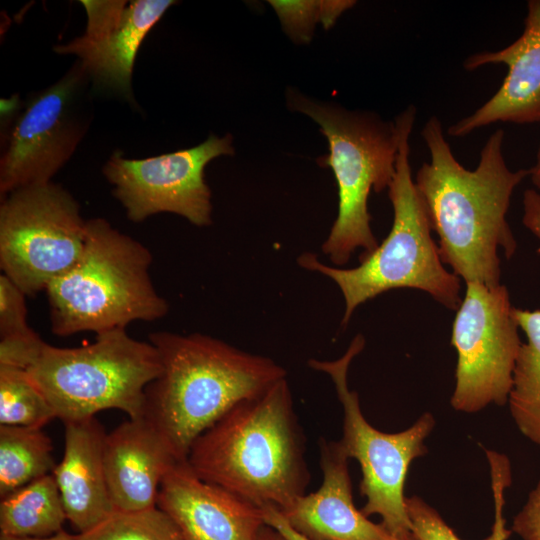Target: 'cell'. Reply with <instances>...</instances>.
<instances>
[{
  "instance_id": "f1b7e54d",
  "label": "cell",
  "mask_w": 540,
  "mask_h": 540,
  "mask_svg": "<svg viewBox=\"0 0 540 540\" xmlns=\"http://www.w3.org/2000/svg\"><path fill=\"white\" fill-rule=\"evenodd\" d=\"M261 509L265 524L277 530L286 540H308L290 526L277 508L267 505Z\"/></svg>"
},
{
  "instance_id": "d4e9b609",
  "label": "cell",
  "mask_w": 540,
  "mask_h": 540,
  "mask_svg": "<svg viewBox=\"0 0 540 540\" xmlns=\"http://www.w3.org/2000/svg\"><path fill=\"white\" fill-rule=\"evenodd\" d=\"M355 3L352 0L269 1L284 31L299 43L310 42L317 22H321L326 29H329L337 18Z\"/></svg>"
},
{
  "instance_id": "3957f363",
  "label": "cell",
  "mask_w": 540,
  "mask_h": 540,
  "mask_svg": "<svg viewBox=\"0 0 540 540\" xmlns=\"http://www.w3.org/2000/svg\"><path fill=\"white\" fill-rule=\"evenodd\" d=\"M161 371L145 389L143 417L166 439L179 461L194 441L240 401L286 378L272 359L214 337L153 332Z\"/></svg>"
},
{
  "instance_id": "603a6c76",
  "label": "cell",
  "mask_w": 540,
  "mask_h": 540,
  "mask_svg": "<svg viewBox=\"0 0 540 540\" xmlns=\"http://www.w3.org/2000/svg\"><path fill=\"white\" fill-rule=\"evenodd\" d=\"M55 412L26 370L0 366V425L43 428Z\"/></svg>"
},
{
  "instance_id": "83f0119b",
  "label": "cell",
  "mask_w": 540,
  "mask_h": 540,
  "mask_svg": "<svg viewBox=\"0 0 540 540\" xmlns=\"http://www.w3.org/2000/svg\"><path fill=\"white\" fill-rule=\"evenodd\" d=\"M523 208V224L538 239H540V193L534 189L525 190L523 195ZM538 252H540V249Z\"/></svg>"
},
{
  "instance_id": "277c9868",
  "label": "cell",
  "mask_w": 540,
  "mask_h": 540,
  "mask_svg": "<svg viewBox=\"0 0 540 540\" xmlns=\"http://www.w3.org/2000/svg\"><path fill=\"white\" fill-rule=\"evenodd\" d=\"M417 109L406 107L395 118L398 150L395 174L388 187L393 207V224L384 241L360 264L343 269L322 263L313 253H303L298 263L305 269L332 279L345 301L342 326H346L358 306L392 289L412 288L428 293L450 310L462 302L460 278L448 271L431 235L425 203L412 178L409 138Z\"/></svg>"
},
{
  "instance_id": "ac0fdd59",
  "label": "cell",
  "mask_w": 540,
  "mask_h": 540,
  "mask_svg": "<svg viewBox=\"0 0 540 540\" xmlns=\"http://www.w3.org/2000/svg\"><path fill=\"white\" fill-rule=\"evenodd\" d=\"M64 455L52 472L67 520L86 532L115 509L110 499L103 459L106 432L93 417L68 421Z\"/></svg>"
},
{
  "instance_id": "7402d4cb",
  "label": "cell",
  "mask_w": 540,
  "mask_h": 540,
  "mask_svg": "<svg viewBox=\"0 0 540 540\" xmlns=\"http://www.w3.org/2000/svg\"><path fill=\"white\" fill-rule=\"evenodd\" d=\"M485 452L490 465L495 505L494 524L485 540H507L512 530L507 529L503 514L504 491L511 483V465L505 455L490 450ZM405 506L411 530L419 540H461L441 515L420 497H406Z\"/></svg>"
},
{
  "instance_id": "1f68e13d",
  "label": "cell",
  "mask_w": 540,
  "mask_h": 540,
  "mask_svg": "<svg viewBox=\"0 0 540 540\" xmlns=\"http://www.w3.org/2000/svg\"><path fill=\"white\" fill-rule=\"evenodd\" d=\"M530 177L533 185L540 190V144L536 153V161L534 165L529 168Z\"/></svg>"
},
{
  "instance_id": "2e32d148",
  "label": "cell",
  "mask_w": 540,
  "mask_h": 540,
  "mask_svg": "<svg viewBox=\"0 0 540 540\" xmlns=\"http://www.w3.org/2000/svg\"><path fill=\"white\" fill-rule=\"evenodd\" d=\"M323 480L319 489L298 497L281 514L308 540H388L382 524L368 519L353 502L349 457L339 441L320 439Z\"/></svg>"
},
{
  "instance_id": "d6a6232c",
  "label": "cell",
  "mask_w": 540,
  "mask_h": 540,
  "mask_svg": "<svg viewBox=\"0 0 540 540\" xmlns=\"http://www.w3.org/2000/svg\"><path fill=\"white\" fill-rule=\"evenodd\" d=\"M388 540H419L412 530L402 531L396 534H390Z\"/></svg>"
},
{
  "instance_id": "484cf974",
  "label": "cell",
  "mask_w": 540,
  "mask_h": 540,
  "mask_svg": "<svg viewBox=\"0 0 540 540\" xmlns=\"http://www.w3.org/2000/svg\"><path fill=\"white\" fill-rule=\"evenodd\" d=\"M25 293L7 276H0V339L35 332L27 323Z\"/></svg>"
},
{
  "instance_id": "8992f818",
  "label": "cell",
  "mask_w": 540,
  "mask_h": 540,
  "mask_svg": "<svg viewBox=\"0 0 540 540\" xmlns=\"http://www.w3.org/2000/svg\"><path fill=\"white\" fill-rule=\"evenodd\" d=\"M288 104L312 118L327 138L329 154L318 159L333 171L338 214L322 251L336 266L345 265L356 249L367 255L378 242L370 227L368 197L388 188L395 174L398 133L394 122L367 111L315 102L297 92Z\"/></svg>"
},
{
  "instance_id": "5bb4252c",
  "label": "cell",
  "mask_w": 540,
  "mask_h": 540,
  "mask_svg": "<svg viewBox=\"0 0 540 540\" xmlns=\"http://www.w3.org/2000/svg\"><path fill=\"white\" fill-rule=\"evenodd\" d=\"M156 506L175 522L184 540H258L265 525L260 507L202 480L186 460L162 479Z\"/></svg>"
},
{
  "instance_id": "7a4b0ae2",
  "label": "cell",
  "mask_w": 540,
  "mask_h": 540,
  "mask_svg": "<svg viewBox=\"0 0 540 540\" xmlns=\"http://www.w3.org/2000/svg\"><path fill=\"white\" fill-rule=\"evenodd\" d=\"M202 480L262 508L283 511L305 494V437L286 378L228 410L192 444L186 459Z\"/></svg>"
},
{
  "instance_id": "e0dca14e",
  "label": "cell",
  "mask_w": 540,
  "mask_h": 540,
  "mask_svg": "<svg viewBox=\"0 0 540 540\" xmlns=\"http://www.w3.org/2000/svg\"><path fill=\"white\" fill-rule=\"evenodd\" d=\"M103 459L111 502L121 511L155 507L162 479L179 461L144 417L129 418L106 434Z\"/></svg>"
},
{
  "instance_id": "44dd1931",
  "label": "cell",
  "mask_w": 540,
  "mask_h": 540,
  "mask_svg": "<svg viewBox=\"0 0 540 540\" xmlns=\"http://www.w3.org/2000/svg\"><path fill=\"white\" fill-rule=\"evenodd\" d=\"M52 450L42 428L0 425V497L51 474Z\"/></svg>"
},
{
  "instance_id": "30bf717a",
  "label": "cell",
  "mask_w": 540,
  "mask_h": 540,
  "mask_svg": "<svg viewBox=\"0 0 540 540\" xmlns=\"http://www.w3.org/2000/svg\"><path fill=\"white\" fill-rule=\"evenodd\" d=\"M451 343L457 351L452 407L474 413L508 402L522 345L507 288L466 282Z\"/></svg>"
},
{
  "instance_id": "f546056e",
  "label": "cell",
  "mask_w": 540,
  "mask_h": 540,
  "mask_svg": "<svg viewBox=\"0 0 540 540\" xmlns=\"http://www.w3.org/2000/svg\"><path fill=\"white\" fill-rule=\"evenodd\" d=\"M0 540H78V535H73L61 530L60 532L46 537L14 536L0 534Z\"/></svg>"
},
{
  "instance_id": "cb8c5ba5",
  "label": "cell",
  "mask_w": 540,
  "mask_h": 540,
  "mask_svg": "<svg viewBox=\"0 0 540 540\" xmlns=\"http://www.w3.org/2000/svg\"><path fill=\"white\" fill-rule=\"evenodd\" d=\"M77 535L78 540H184L175 522L157 506L114 510L98 525Z\"/></svg>"
},
{
  "instance_id": "4316f807",
  "label": "cell",
  "mask_w": 540,
  "mask_h": 540,
  "mask_svg": "<svg viewBox=\"0 0 540 540\" xmlns=\"http://www.w3.org/2000/svg\"><path fill=\"white\" fill-rule=\"evenodd\" d=\"M511 530L522 540H540V481L515 516Z\"/></svg>"
},
{
  "instance_id": "4fadbf2b",
  "label": "cell",
  "mask_w": 540,
  "mask_h": 540,
  "mask_svg": "<svg viewBox=\"0 0 540 540\" xmlns=\"http://www.w3.org/2000/svg\"><path fill=\"white\" fill-rule=\"evenodd\" d=\"M87 13L83 35L56 45L58 54L75 55L94 88L131 101L132 74L139 48L176 1H81Z\"/></svg>"
},
{
  "instance_id": "ba28073f",
  "label": "cell",
  "mask_w": 540,
  "mask_h": 540,
  "mask_svg": "<svg viewBox=\"0 0 540 540\" xmlns=\"http://www.w3.org/2000/svg\"><path fill=\"white\" fill-rule=\"evenodd\" d=\"M361 334L355 336L346 352L333 361L309 360L311 368L327 373L334 383L343 408V434L339 443L349 458L361 467L360 492L366 498L361 512L379 515L390 534L411 530L404 483L411 462L423 456L424 440L435 421L430 413L422 414L408 429L384 433L372 427L362 414L357 392L350 390L347 376L353 358L364 348Z\"/></svg>"
},
{
  "instance_id": "5b68a950",
  "label": "cell",
  "mask_w": 540,
  "mask_h": 540,
  "mask_svg": "<svg viewBox=\"0 0 540 540\" xmlns=\"http://www.w3.org/2000/svg\"><path fill=\"white\" fill-rule=\"evenodd\" d=\"M151 263V252L142 243L103 218L87 220L79 259L45 290L52 332L99 334L163 318L169 307L152 283Z\"/></svg>"
},
{
  "instance_id": "9c48e42d",
  "label": "cell",
  "mask_w": 540,
  "mask_h": 540,
  "mask_svg": "<svg viewBox=\"0 0 540 540\" xmlns=\"http://www.w3.org/2000/svg\"><path fill=\"white\" fill-rule=\"evenodd\" d=\"M86 223L75 198L51 182L17 189L0 205V267L26 296L66 273L85 244Z\"/></svg>"
},
{
  "instance_id": "9a60e30c",
  "label": "cell",
  "mask_w": 540,
  "mask_h": 540,
  "mask_svg": "<svg viewBox=\"0 0 540 540\" xmlns=\"http://www.w3.org/2000/svg\"><path fill=\"white\" fill-rule=\"evenodd\" d=\"M489 64H504L508 72L500 88L472 114L448 128L452 137H464L496 122H540V0H529L522 34L501 50L481 51L463 62L473 71Z\"/></svg>"
},
{
  "instance_id": "7c38bea8",
  "label": "cell",
  "mask_w": 540,
  "mask_h": 540,
  "mask_svg": "<svg viewBox=\"0 0 540 540\" xmlns=\"http://www.w3.org/2000/svg\"><path fill=\"white\" fill-rule=\"evenodd\" d=\"M233 153L230 134L210 135L192 148L145 159H127L115 152L103 174L130 221L142 222L168 212L196 226H207L212 222V204L205 167L211 160Z\"/></svg>"
},
{
  "instance_id": "52a82bcc",
  "label": "cell",
  "mask_w": 540,
  "mask_h": 540,
  "mask_svg": "<svg viewBox=\"0 0 540 540\" xmlns=\"http://www.w3.org/2000/svg\"><path fill=\"white\" fill-rule=\"evenodd\" d=\"M26 371L63 423L105 409L137 419L143 417L145 389L160 374L161 363L152 343L121 328L96 334L94 343L82 347L45 343Z\"/></svg>"
},
{
  "instance_id": "8fae6325",
  "label": "cell",
  "mask_w": 540,
  "mask_h": 540,
  "mask_svg": "<svg viewBox=\"0 0 540 540\" xmlns=\"http://www.w3.org/2000/svg\"><path fill=\"white\" fill-rule=\"evenodd\" d=\"M91 82L77 61L55 84L33 95L17 117L0 159V193L51 182L82 141L91 116Z\"/></svg>"
},
{
  "instance_id": "4dcf8cb0",
  "label": "cell",
  "mask_w": 540,
  "mask_h": 540,
  "mask_svg": "<svg viewBox=\"0 0 540 540\" xmlns=\"http://www.w3.org/2000/svg\"><path fill=\"white\" fill-rule=\"evenodd\" d=\"M258 540H286L277 530L264 525L259 533Z\"/></svg>"
},
{
  "instance_id": "ffe728a7",
  "label": "cell",
  "mask_w": 540,
  "mask_h": 540,
  "mask_svg": "<svg viewBox=\"0 0 540 540\" xmlns=\"http://www.w3.org/2000/svg\"><path fill=\"white\" fill-rule=\"evenodd\" d=\"M514 315L527 341L516 360L509 408L520 432L540 446V310L514 307Z\"/></svg>"
},
{
  "instance_id": "d6986e66",
  "label": "cell",
  "mask_w": 540,
  "mask_h": 540,
  "mask_svg": "<svg viewBox=\"0 0 540 540\" xmlns=\"http://www.w3.org/2000/svg\"><path fill=\"white\" fill-rule=\"evenodd\" d=\"M67 520L51 474L16 489L0 502V534L46 537L62 530Z\"/></svg>"
},
{
  "instance_id": "6da1fadb",
  "label": "cell",
  "mask_w": 540,
  "mask_h": 540,
  "mask_svg": "<svg viewBox=\"0 0 540 540\" xmlns=\"http://www.w3.org/2000/svg\"><path fill=\"white\" fill-rule=\"evenodd\" d=\"M421 136L430 160L422 163L414 182L438 236L442 263L465 283L500 285L499 250L510 259L517 248L506 215L514 189L530 169H509L500 128L486 140L474 170L455 158L437 116L429 117Z\"/></svg>"
}]
</instances>
